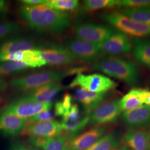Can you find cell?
<instances>
[{
    "mask_svg": "<svg viewBox=\"0 0 150 150\" xmlns=\"http://www.w3.org/2000/svg\"><path fill=\"white\" fill-rule=\"evenodd\" d=\"M7 83L6 81L3 80H0V91L5 90L7 87Z\"/></svg>",
    "mask_w": 150,
    "mask_h": 150,
    "instance_id": "39",
    "label": "cell"
},
{
    "mask_svg": "<svg viewBox=\"0 0 150 150\" xmlns=\"http://www.w3.org/2000/svg\"><path fill=\"white\" fill-rule=\"evenodd\" d=\"M2 101V98H1V97L0 96V102Z\"/></svg>",
    "mask_w": 150,
    "mask_h": 150,
    "instance_id": "41",
    "label": "cell"
},
{
    "mask_svg": "<svg viewBox=\"0 0 150 150\" xmlns=\"http://www.w3.org/2000/svg\"><path fill=\"white\" fill-rule=\"evenodd\" d=\"M20 26L13 22H0V40L18 32Z\"/></svg>",
    "mask_w": 150,
    "mask_h": 150,
    "instance_id": "31",
    "label": "cell"
},
{
    "mask_svg": "<svg viewBox=\"0 0 150 150\" xmlns=\"http://www.w3.org/2000/svg\"><path fill=\"white\" fill-rule=\"evenodd\" d=\"M139 88H132L120 99L119 106L121 111H127L142 106L144 104L139 97Z\"/></svg>",
    "mask_w": 150,
    "mask_h": 150,
    "instance_id": "26",
    "label": "cell"
},
{
    "mask_svg": "<svg viewBox=\"0 0 150 150\" xmlns=\"http://www.w3.org/2000/svg\"><path fill=\"white\" fill-rule=\"evenodd\" d=\"M132 150L128 146H122V147H118V148H117V149H115V150Z\"/></svg>",
    "mask_w": 150,
    "mask_h": 150,
    "instance_id": "40",
    "label": "cell"
},
{
    "mask_svg": "<svg viewBox=\"0 0 150 150\" xmlns=\"http://www.w3.org/2000/svg\"><path fill=\"white\" fill-rule=\"evenodd\" d=\"M30 67L21 61H7L0 62V75H12L30 70Z\"/></svg>",
    "mask_w": 150,
    "mask_h": 150,
    "instance_id": "27",
    "label": "cell"
},
{
    "mask_svg": "<svg viewBox=\"0 0 150 150\" xmlns=\"http://www.w3.org/2000/svg\"><path fill=\"white\" fill-rule=\"evenodd\" d=\"M55 114L50 111H45L39 113L37 115L28 118L27 120L28 122H44L53 120Z\"/></svg>",
    "mask_w": 150,
    "mask_h": 150,
    "instance_id": "33",
    "label": "cell"
},
{
    "mask_svg": "<svg viewBox=\"0 0 150 150\" xmlns=\"http://www.w3.org/2000/svg\"><path fill=\"white\" fill-rule=\"evenodd\" d=\"M50 138L41 137H30V141L35 147L42 149L47 143Z\"/></svg>",
    "mask_w": 150,
    "mask_h": 150,
    "instance_id": "34",
    "label": "cell"
},
{
    "mask_svg": "<svg viewBox=\"0 0 150 150\" xmlns=\"http://www.w3.org/2000/svg\"><path fill=\"white\" fill-rule=\"evenodd\" d=\"M106 96V92H94L79 88L75 92L74 100L80 102L86 111L91 112L103 102Z\"/></svg>",
    "mask_w": 150,
    "mask_h": 150,
    "instance_id": "21",
    "label": "cell"
},
{
    "mask_svg": "<svg viewBox=\"0 0 150 150\" xmlns=\"http://www.w3.org/2000/svg\"><path fill=\"white\" fill-rule=\"evenodd\" d=\"M7 61H21L30 68L41 67L46 65L37 50H25L11 54H0V62Z\"/></svg>",
    "mask_w": 150,
    "mask_h": 150,
    "instance_id": "19",
    "label": "cell"
},
{
    "mask_svg": "<svg viewBox=\"0 0 150 150\" xmlns=\"http://www.w3.org/2000/svg\"><path fill=\"white\" fill-rule=\"evenodd\" d=\"M10 7V4L8 2L0 0V16H5L8 13Z\"/></svg>",
    "mask_w": 150,
    "mask_h": 150,
    "instance_id": "38",
    "label": "cell"
},
{
    "mask_svg": "<svg viewBox=\"0 0 150 150\" xmlns=\"http://www.w3.org/2000/svg\"><path fill=\"white\" fill-rule=\"evenodd\" d=\"M120 13L134 21L150 26V6L125 8L122 10Z\"/></svg>",
    "mask_w": 150,
    "mask_h": 150,
    "instance_id": "24",
    "label": "cell"
},
{
    "mask_svg": "<svg viewBox=\"0 0 150 150\" xmlns=\"http://www.w3.org/2000/svg\"><path fill=\"white\" fill-rule=\"evenodd\" d=\"M99 17L102 20L125 34L136 37L150 35V26L134 21L120 12H103L99 15Z\"/></svg>",
    "mask_w": 150,
    "mask_h": 150,
    "instance_id": "4",
    "label": "cell"
},
{
    "mask_svg": "<svg viewBox=\"0 0 150 150\" xmlns=\"http://www.w3.org/2000/svg\"><path fill=\"white\" fill-rule=\"evenodd\" d=\"M90 111L81 113L78 105L73 104L70 110L62 116L61 122L62 129L66 133L77 135L78 133L90 123Z\"/></svg>",
    "mask_w": 150,
    "mask_h": 150,
    "instance_id": "11",
    "label": "cell"
},
{
    "mask_svg": "<svg viewBox=\"0 0 150 150\" xmlns=\"http://www.w3.org/2000/svg\"><path fill=\"white\" fill-rule=\"evenodd\" d=\"M27 120L18 117L4 110L0 114V131L6 137L21 134L26 127Z\"/></svg>",
    "mask_w": 150,
    "mask_h": 150,
    "instance_id": "18",
    "label": "cell"
},
{
    "mask_svg": "<svg viewBox=\"0 0 150 150\" xmlns=\"http://www.w3.org/2000/svg\"><path fill=\"white\" fill-rule=\"evenodd\" d=\"M91 69L134 86L139 80V72L134 62L115 57H102L91 64Z\"/></svg>",
    "mask_w": 150,
    "mask_h": 150,
    "instance_id": "2",
    "label": "cell"
},
{
    "mask_svg": "<svg viewBox=\"0 0 150 150\" xmlns=\"http://www.w3.org/2000/svg\"><path fill=\"white\" fill-rule=\"evenodd\" d=\"M117 86L115 81L104 75L99 74L85 75L80 72L77 74L69 87H79L88 91L103 93L112 90Z\"/></svg>",
    "mask_w": 150,
    "mask_h": 150,
    "instance_id": "8",
    "label": "cell"
},
{
    "mask_svg": "<svg viewBox=\"0 0 150 150\" xmlns=\"http://www.w3.org/2000/svg\"><path fill=\"white\" fill-rule=\"evenodd\" d=\"M121 142L120 136L117 132L112 131L103 136L86 150H113L118 148Z\"/></svg>",
    "mask_w": 150,
    "mask_h": 150,
    "instance_id": "23",
    "label": "cell"
},
{
    "mask_svg": "<svg viewBox=\"0 0 150 150\" xmlns=\"http://www.w3.org/2000/svg\"><path fill=\"white\" fill-rule=\"evenodd\" d=\"M64 88V86L60 82L50 83L24 91L15 101L18 102L36 103L51 102Z\"/></svg>",
    "mask_w": 150,
    "mask_h": 150,
    "instance_id": "9",
    "label": "cell"
},
{
    "mask_svg": "<svg viewBox=\"0 0 150 150\" xmlns=\"http://www.w3.org/2000/svg\"></svg>",
    "mask_w": 150,
    "mask_h": 150,
    "instance_id": "43",
    "label": "cell"
},
{
    "mask_svg": "<svg viewBox=\"0 0 150 150\" xmlns=\"http://www.w3.org/2000/svg\"><path fill=\"white\" fill-rule=\"evenodd\" d=\"M120 120L129 129H139L150 125V106L143 105L134 110L123 112Z\"/></svg>",
    "mask_w": 150,
    "mask_h": 150,
    "instance_id": "16",
    "label": "cell"
},
{
    "mask_svg": "<svg viewBox=\"0 0 150 150\" xmlns=\"http://www.w3.org/2000/svg\"><path fill=\"white\" fill-rule=\"evenodd\" d=\"M123 141L132 150H150V134L142 129H129Z\"/></svg>",
    "mask_w": 150,
    "mask_h": 150,
    "instance_id": "20",
    "label": "cell"
},
{
    "mask_svg": "<svg viewBox=\"0 0 150 150\" xmlns=\"http://www.w3.org/2000/svg\"><path fill=\"white\" fill-rule=\"evenodd\" d=\"M44 5L54 10L68 12L77 10L80 3L77 0H48Z\"/></svg>",
    "mask_w": 150,
    "mask_h": 150,
    "instance_id": "28",
    "label": "cell"
},
{
    "mask_svg": "<svg viewBox=\"0 0 150 150\" xmlns=\"http://www.w3.org/2000/svg\"><path fill=\"white\" fill-rule=\"evenodd\" d=\"M74 97L70 93H65L62 98L56 102L54 105V114L56 116H63L74 104Z\"/></svg>",
    "mask_w": 150,
    "mask_h": 150,
    "instance_id": "30",
    "label": "cell"
},
{
    "mask_svg": "<svg viewBox=\"0 0 150 150\" xmlns=\"http://www.w3.org/2000/svg\"><path fill=\"white\" fill-rule=\"evenodd\" d=\"M11 150H38L19 142H16L11 146Z\"/></svg>",
    "mask_w": 150,
    "mask_h": 150,
    "instance_id": "36",
    "label": "cell"
},
{
    "mask_svg": "<svg viewBox=\"0 0 150 150\" xmlns=\"http://www.w3.org/2000/svg\"><path fill=\"white\" fill-rule=\"evenodd\" d=\"M41 43L34 38L27 36H15L0 42V54H11L25 50H36Z\"/></svg>",
    "mask_w": 150,
    "mask_h": 150,
    "instance_id": "15",
    "label": "cell"
},
{
    "mask_svg": "<svg viewBox=\"0 0 150 150\" xmlns=\"http://www.w3.org/2000/svg\"><path fill=\"white\" fill-rule=\"evenodd\" d=\"M118 2V0H86L83 1V5L87 10L94 11L113 7Z\"/></svg>",
    "mask_w": 150,
    "mask_h": 150,
    "instance_id": "29",
    "label": "cell"
},
{
    "mask_svg": "<svg viewBox=\"0 0 150 150\" xmlns=\"http://www.w3.org/2000/svg\"><path fill=\"white\" fill-rule=\"evenodd\" d=\"M52 106V102L36 103L15 101L10 103L5 110L18 117L27 120L39 113L51 110Z\"/></svg>",
    "mask_w": 150,
    "mask_h": 150,
    "instance_id": "13",
    "label": "cell"
},
{
    "mask_svg": "<svg viewBox=\"0 0 150 150\" xmlns=\"http://www.w3.org/2000/svg\"><path fill=\"white\" fill-rule=\"evenodd\" d=\"M107 125L97 126L75 137L70 142L69 150H86L106 134Z\"/></svg>",
    "mask_w": 150,
    "mask_h": 150,
    "instance_id": "17",
    "label": "cell"
},
{
    "mask_svg": "<svg viewBox=\"0 0 150 150\" xmlns=\"http://www.w3.org/2000/svg\"><path fill=\"white\" fill-rule=\"evenodd\" d=\"M74 31L76 38L90 43L100 45L107 40L115 30L93 22H81L76 25Z\"/></svg>",
    "mask_w": 150,
    "mask_h": 150,
    "instance_id": "7",
    "label": "cell"
},
{
    "mask_svg": "<svg viewBox=\"0 0 150 150\" xmlns=\"http://www.w3.org/2000/svg\"><path fill=\"white\" fill-rule=\"evenodd\" d=\"M36 50L46 64L65 66L77 64V59L68 50L59 44L42 43Z\"/></svg>",
    "mask_w": 150,
    "mask_h": 150,
    "instance_id": "6",
    "label": "cell"
},
{
    "mask_svg": "<svg viewBox=\"0 0 150 150\" xmlns=\"http://www.w3.org/2000/svg\"><path fill=\"white\" fill-rule=\"evenodd\" d=\"M77 135L65 133L58 136L50 138L48 142L42 148L43 150H69L71 141Z\"/></svg>",
    "mask_w": 150,
    "mask_h": 150,
    "instance_id": "25",
    "label": "cell"
},
{
    "mask_svg": "<svg viewBox=\"0 0 150 150\" xmlns=\"http://www.w3.org/2000/svg\"><path fill=\"white\" fill-rule=\"evenodd\" d=\"M139 97L142 103L150 106V91L146 89L139 88Z\"/></svg>",
    "mask_w": 150,
    "mask_h": 150,
    "instance_id": "35",
    "label": "cell"
},
{
    "mask_svg": "<svg viewBox=\"0 0 150 150\" xmlns=\"http://www.w3.org/2000/svg\"><path fill=\"white\" fill-rule=\"evenodd\" d=\"M102 52L111 56L127 54L131 50V44L123 32L116 31L100 44Z\"/></svg>",
    "mask_w": 150,
    "mask_h": 150,
    "instance_id": "14",
    "label": "cell"
},
{
    "mask_svg": "<svg viewBox=\"0 0 150 150\" xmlns=\"http://www.w3.org/2000/svg\"><path fill=\"white\" fill-rule=\"evenodd\" d=\"M48 0H22V4L25 5L39 6L46 4Z\"/></svg>",
    "mask_w": 150,
    "mask_h": 150,
    "instance_id": "37",
    "label": "cell"
},
{
    "mask_svg": "<svg viewBox=\"0 0 150 150\" xmlns=\"http://www.w3.org/2000/svg\"><path fill=\"white\" fill-rule=\"evenodd\" d=\"M64 47L75 59L92 64L102 58L103 52L100 45L90 43L77 38H69L64 42Z\"/></svg>",
    "mask_w": 150,
    "mask_h": 150,
    "instance_id": "5",
    "label": "cell"
},
{
    "mask_svg": "<svg viewBox=\"0 0 150 150\" xmlns=\"http://www.w3.org/2000/svg\"><path fill=\"white\" fill-rule=\"evenodd\" d=\"M119 101L120 99L115 98L102 102L91 111L90 123L101 126L115 122L122 112L119 106Z\"/></svg>",
    "mask_w": 150,
    "mask_h": 150,
    "instance_id": "10",
    "label": "cell"
},
{
    "mask_svg": "<svg viewBox=\"0 0 150 150\" xmlns=\"http://www.w3.org/2000/svg\"><path fill=\"white\" fill-rule=\"evenodd\" d=\"M132 54L139 63L150 69V40L134 39Z\"/></svg>",
    "mask_w": 150,
    "mask_h": 150,
    "instance_id": "22",
    "label": "cell"
},
{
    "mask_svg": "<svg viewBox=\"0 0 150 150\" xmlns=\"http://www.w3.org/2000/svg\"><path fill=\"white\" fill-rule=\"evenodd\" d=\"M83 67H73L66 70H45L23 75L11 80L10 84L14 89L26 91L50 83L60 82L65 77L80 73Z\"/></svg>",
    "mask_w": 150,
    "mask_h": 150,
    "instance_id": "3",
    "label": "cell"
},
{
    "mask_svg": "<svg viewBox=\"0 0 150 150\" xmlns=\"http://www.w3.org/2000/svg\"><path fill=\"white\" fill-rule=\"evenodd\" d=\"M2 80V76L0 75V80Z\"/></svg>",
    "mask_w": 150,
    "mask_h": 150,
    "instance_id": "42",
    "label": "cell"
},
{
    "mask_svg": "<svg viewBox=\"0 0 150 150\" xmlns=\"http://www.w3.org/2000/svg\"><path fill=\"white\" fill-rule=\"evenodd\" d=\"M150 6V0H118V8H134Z\"/></svg>",
    "mask_w": 150,
    "mask_h": 150,
    "instance_id": "32",
    "label": "cell"
},
{
    "mask_svg": "<svg viewBox=\"0 0 150 150\" xmlns=\"http://www.w3.org/2000/svg\"><path fill=\"white\" fill-rule=\"evenodd\" d=\"M23 21L37 31L61 35L66 31L71 24L68 12L54 10L46 6L23 5L18 11Z\"/></svg>",
    "mask_w": 150,
    "mask_h": 150,
    "instance_id": "1",
    "label": "cell"
},
{
    "mask_svg": "<svg viewBox=\"0 0 150 150\" xmlns=\"http://www.w3.org/2000/svg\"><path fill=\"white\" fill-rule=\"evenodd\" d=\"M61 123L56 120L38 122H28L22 134L30 137L52 138L62 134Z\"/></svg>",
    "mask_w": 150,
    "mask_h": 150,
    "instance_id": "12",
    "label": "cell"
}]
</instances>
